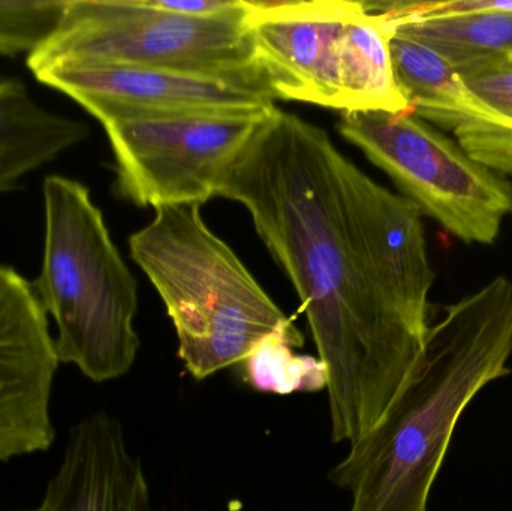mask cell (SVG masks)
<instances>
[{"instance_id":"obj_2","label":"cell","mask_w":512,"mask_h":511,"mask_svg":"<svg viewBox=\"0 0 512 511\" xmlns=\"http://www.w3.org/2000/svg\"><path fill=\"white\" fill-rule=\"evenodd\" d=\"M511 354L510 279L445 306L387 413L328 473L351 494L349 511H427L460 416L487 384L511 374Z\"/></svg>"},{"instance_id":"obj_9","label":"cell","mask_w":512,"mask_h":511,"mask_svg":"<svg viewBox=\"0 0 512 511\" xmlns=\"http://www.w3.org/2000/svg\"><path fill=\"white\" fill-rule=\"evenodd\" d=\"M30 72L101 125L141 116H265L276 108L264 87L173 69L59 60Z\"/></svg>"},{"instance_id":"obj_19","label":"cell","mask_w":512,"mask_h":511,"mask_svg":"<svg viewBox=\"0 0 512 511\" xmlns=\"http://www.w3.org/2000/svg\"><path fill=\"white\" fill-rule=\"evenodd\" d=\"M156 8L189 17H212L239 8L242 0H152Z\"/></svg>"},{"instance_id":"obj_16","label":"cell","mask_w":512,"mask_h":511,"mask_svg":"<svg viewBox=\"0 0 512 511\" xmlns=\"http://www.w3.org/2000/svg\"><path fill=\"white\" fill-rule=\"evenodd\" d=\"M66 0H0V56H30L59 23Z\"/></svg>"},{"instance_id":"obj_7","label":"cell","mask_w":512,"mask_h":511,"mask_svg":"<svg viewBox=\"0 0 512 511\" xmlns=\"http://www.w3.org/2000/svg\"><path fill=\"white\" fill-rule=\"evenodd\" d=\"M337 129L403 197L462 242L490 245L512 216L510 180L412 111L342 113Z\"/></svg>"},{"instance_id":"obj_17","label":"cell","mask_w":512,"mask_h":511,"mask_svg":"<svg viewBox=\"0 0 512 511\" xmlns=\"http://www.w3.org/2000/svg\"><path fill=\"white\" fill-rule=\"evenodd\" d=\"M456 71L478 99L512 123V53L478 60Z\"/></svg>"},{"instance_id":"obj_3","label":"cell","mask_w":512,"mask_h":511,"mask_svg":"<svg viewBox=\"0 0 512 511\" xmlns=\"http://www.w3.org/2000/svg\"><path fill=\"white\" fill-rule=\"evenodd\" d=\"M129 251L161 296L177 356L197 381L242 365L267 336L297 329L207 227L200 204L155 209L152 222L129 237Z\"/></svg>"},{"instance_id":"obj_15","label":"cell","mask_w":512,"mask_h":511,"mask_svg":"<svg viewBox=\"0 0 512 511\" xmlns=\"http://www.w3.org/2000/svg\"><path fill=\"white\" fill-rule=\"evenodd\" d=\"M303 344L298 329L267 336L242 363L243 380L258 392L277 395L327 389V372L321 360L295 353Z\"/></svg>"},{"instance_id":"obj_12","label":"cell","mask_w":512,"mask_h":511,"mask_svg":"<svg viewBox=\"0 0 512 511\" xmlns=\"http://www.w3.org/2000/svg\"><path fill=\"white\" fill-rule=\"evenodd\" d=\"M44 511H152L140 459L122 423L93 413L74 425L41 503Z\"/></svg>"},{"instance_id":"obj_18","label":"cell","mask_w":512,"mask_h":511,"mask_svg":"<svg viewBox=\"0 0 512 511\" xmlns=\"http://www.w3.org/2000/svg\"><path fill=\"white\" fill-rule=\"evenodd\" d=\"M387 11L396 18L447 17L474 12L512 14V0H447V2H388Z\"/></svg>"},{"instance_id":"obj_10","label":"cell","mask_w":512,"mask_h":511,"mask_svg":"<svg viewBox=\"0 0 512 511\" xmlns=\"http://www.w3.org/2000/svg\"><path fill=\"white\" fill-rule=\"evenodd\" d=\"M59 365L32 284L0 263V462L53 446L51 393Z\"/></svg>"},{"instance_id":"obj_4","label":"cell","mask_w":512,"mask_h":511,"mask_svg":"<svg viewBox=\"0 0 512 511\" xmlns=\"http://www.w3.org/2000/svg\"><path fill=\"white\" fill-rule=\"evenodd\" d=\"M44 248L33 282L54 321V350L93 383L125 377L140 351L138 284L86 185L50 174L42 183Z\"/></svg>"},{"instance_id":"obj_14","label":"cell","mask_w":512,"mask_h":511,"mask_svg":"<svg viewBox=\"0 0 512 511\" xmlns=\"http://www.w3.org/2000/svg\"><path fill=\"white\" fill-rule=\"evenodd\" d=\"M393 20L397 33L429 48L454 69L512 53V14L474 12Z\"/></svg>"},{"instance_id":"obj_5","label":"cell","mask_w":512,"mask_h":511,"mask_svg":"<svg viewBox=\"0 0 512 511\" xmlns=\"http://www.w3.org/2000/svg\"><path fill=\"white\" fill-rule=\"evenodd\" d=\"M259 74L274 99L342 113L411 111L391 59L384 3L248 2Z\"/></svg>"},{"instance_id":"obj_20","label":"cell","mask_w":512,"mask_h":511,"mask_svg":"<svg viewBox=\"0 0 512 511\" xmlns=\"http://www.w3.org/2000/svg\"><path fill=\"white\" fill-rule=\"evenodd\" d=\"M27 511H44V510H42L41 507H38V509H36V510H27Z\"/></svg>"},{"instance_id":"obj_11","label":"cell","mask_w":512,"mask_h":511,"mask_svg":"<svg viewBox=\"0 0 512 511\" xmlns=\"http://www.w3.org/2000/svg\"><path fill=\"white\" fill-rule=\"evenodd\" d=\"M391 59L397 86L415 116L453 132L456 143L484 167L512 176L510 120L478 99L442 57L397 32Z\"/></svg>"},{"instance_id":"obj_13","label":"cell","mask_w":512,"mask_h":511,"mask_svg":"<svg viewBox=\"0 0 512 511\" xmlns=\"http://www.w3.org/2000/svg\"><path fill=\"white\" fill-rule=\"evenodd\" d=\"M90 135L86 123L48 110L18 78H0V194Z\"/></svg>"},{"instance_id":"obj_8","label":"cell","mask_w":512,"mask_h":511,"mask_svg":"<svg viewBox=\"0 0 512 511\" xmlns=\"http://www.w3.org/2000/svg\"><path fill=\"white\" fill-rule=\"evenodd\" d=\"M268 114L141 116L104 123L114 155V191L138 207L203 206L216 197L225 171Z\"/></svg>"},{"instance_id":"obj_1","label":"cell","mask_w":512,"mask_h":511,"mask_svg":"<svg viewBox=\"0 0 512 511\" xmlns=\"http://www.w3.org/2000/svg\"><path fill=\"white\" fill-rule=\"evenodd\" d=\"M216 197L246 207L294 285L327 372L331 441L357 443L426 347L435 272L423 213L370 179L324 129L277 107Z\"/></svg>"},{"instance_id":"obj_6","label":"cell","mask_w":512,"mask_h":511,"mask_svg":"<svg viewBox=\"0 0 512 511\" xmlns=\"http://www.w3.org/2000/svg\"><path fill=\"white\" fill-rule=\"evenodd\" d=\"M246 15L248 0L212 17L165 11L152 0H66L51 35L27 57V68L33 71L59 60L122 63L267 89Z\"/></svg>"}]
</instances>
